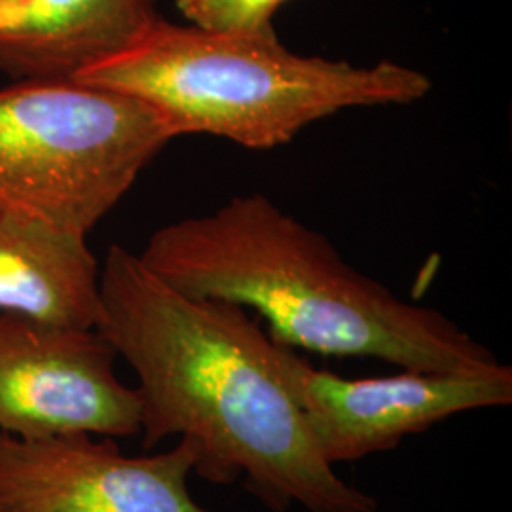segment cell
<instances>
[{
    "instance_id": "6da1fadb",
    "label": "cell",
    "mask_w": 512,
    "mask_h": 512,
    "mask_svg": "<svg viewBox=\"0 0 512 512\" xmlns=\"http://www.w3.org/2000/svg\"><path fill=\"white\" fill-rule=\"evenodd\" d=\"M97 327L137 374L143 448L198 444L194 473L241 482L270 511L378 512L319 454L283 380L285 346L243 306L167 285L112 245L99 277Z\"/></svg>"
},
{
    "instance_id": "7a4b0ae2",
    "label": "cell",
    "mask_w": 512,
    "mask_h": 512,
    "mask_svg": "<svg viewBox=\"0 0 512 512\" xmlns=\"http://www.w3.org/2000/svg\"><path fill=\"white\" fill-rule=\"evenodd\" d=\"M139 258L181 293L256 311L287 348L418 372L475 374L503 365L448 315L361 274L323 234L260 192L167 224Z\"/></svg>"
},
{
    "instance_id": "3957f363",
    "label": "cell",
    "mask_w": 512,
    "mask_h": 512,
    "mask_svg": "<svg viewBox=\"0 0 512 512\" xmlns=\"http://www.w3.org/2000/svg\"><path fill=\"white\" fill-rule=\"evenodd\" d=\"M73 80L143 101L179 137L207 133L256 150L281 147L340 110L408 105L433 88L425 74L393 61L294 54L275 29L213 31L164 16Z\"/></svg>"
},
{
    "instance_id": "277c9868",
    "label": "cell",
    "mask_w": 512,
    "mask_h": 512,
    "mask_svg": "<svg viewBox=\"0 0 512 512\" xmlns=\"http://www.w3.org/2000/svg\"><path fill=\"white\" fill-rule=\"evenodd\" d=\"M177 131L124 93L74 80L0 90V219L88 236Z\"/></svg>"
},
{
    "instance_id": "5b68a950",
    "label": "cell",
    "mask_w": 512,
    "mask_h": 512,
    "mask_svg": "<svg viewBox=\"0 0 512 512\" xmlns=\"http://www.w3.org/2000/svg\"><path fill=\"white\" fill-rule=\"evenodd\" d=\"M283 380L323 459L344 461L391 452L406 437L444 420L512 404V368L446 374L403 370L397 376L348 380L283 349Z\"/></svg>"
},
{
    "instance_id": "8992f818",
    "label": "cell",
    "mask_w": 512,
    "mask_h": 512,
    "mask_svg": "<svg viewBox=\"0 0 512 512\" xmlns=\"http://www.w3.org/2000/svg\"><path fill=\"white\" fill-rule=\"evenodd\" d=\"M116 359L97 329H57L0 311V431L23 439L139 435V399L116 376Z\"/></svg>"
},
{
    "instance_id": "52a82bcc",
    "label": "cell",
    "mask_w": 512,
    "mask_h": 512,
    "mask_svg": "<svg viewBox=\"0 0 512 512\" xmlns=\"http://www.w3.org/2000/svg\"><path fill=\"white\" fill-rule=\"evenodd\" d=\"M198 444L126 456L110 437L0 431V512H213L188 488Z\"/></svg>"
},
{
    "instance_id": "ba28073f",
    "label": "cell",
    "mask_w": 512,
    "mask_h": 512,
    "mask_svg": "<svg viewBox=\"0 0 512 512\" xmlns=\"http://www.w3.org/2000/svg\"><path fill=\"white\" fill-rule=\"evenodd\" d=\"M162 0H0V74L61 82L122 52L152 27Z\"/></svg>"
},
{
    "instance_id": "9c48e42d",
    "label": "cell",
    "mask_w": 512,
    "mask_h": 512,
    "mask_svg": "<svg viewBox=\"0 0 512 512\" xmlns=\"http://www.w3.org/2000/svg\"><path fill=\"white\" fill-rule=\"evenodd\" d=\"M88 236L0 219V311L57 329L97 327L101 266Z\"/></svg>"
},
{
    "instance_id": "30bf717a",
    "label": "cell",
    "mask_w": 512,
    "mask_h": 512,
    "mask_svg": "<svg viewBox=\"0 0 512 512\" xmlns=\"http://www.w3.org/2000/svg\"><path fill=\"white\" fill-rule=\"evenodd\" d=\"M287 0H175L188 23L213 31H274V16Z\"/></svg>"
}]
</instances>
